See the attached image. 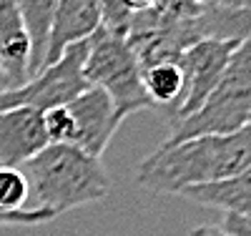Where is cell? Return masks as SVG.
<instances>
[{
  "mask_svg": "<svg viewBox=\"0 0 251 236\" xmlns=\"http://www.w3.org/2000/svg\"><path fill=\"white\" fill-rule=\"evenodd\" d=\"M221 229H224L228 236H251V221L239 219V216H231V213H226V216H224Z\"/></svg>",
  "mask_w": 251,
  "mask_h": 236,
  "instance_id": "cell-18",
  "label": "cell"
},
{
  "mask_svg": "<svg viewBox=\"0 0 251 236\" xmlns=\"http://www.w3.org/2000/svg\"><path fill=\"white\" fill-rule=\"evenodd\" d=\"M20 171L30 186L28 209L48 211L53 216L96 204L111 191V176L100 158L66 143H48Z\"/></svg>",
  "mask_w": 251,
  "mask_h": 236,
  "instance_id": "cell-2",
  "label": "cell"
},
{
  "mask_svg": "<svg viewBox=\"0 0 251 236\" xmlns=\"http://www.w3.org/2000/svg\"><path fill=\"white\" fill-rule=\"evenodd\" d=\"M178 196L191 204H199L206 209H221L224 213L251 221V168L219 184L186 188Z\"/></svg>",
  "mask_w": 251,
  "mask_h": 236,
  "instance_id": "cell-10",
  "label": "cell"
},
{
  "mask_svg": "<svg viewBox=\"0 0 251 236\" xmlns=\"http://www.w3.org/2000/svg\"><path fill=\"white\" fill-rule=\"evenodd\" d=\"M239 46L241 43H234V40L203 38V40L194 43V46H188L178 55V66L183 71V98H181V105H178L174 121L194 113L206 101V96L219 83L228 58H231V53Z\"/></svg>",
  "mask_w": 251,
  "mask_h": 236,
  "instance_id": "cell-6",
  "label": "cell"
},
{
  "mask_svg": "<svg viewBox=\"0 0 251 236\" xmlns=\"http://www.w3.org/2000/svg\"><path fill=\"white\" fill-rule=\"evenodd\" d=\"M188 236H228L221 226H194Z\"/></svg>",
  "mask_w": 251,
  "mask_h": 236,
  "instance_id": "cell-20",
  "label": "cell"
},
{
  "mask_svg": "<svg viewBox=\"0 0 251 236\" xmlns=\"http://www.w3.org/2000/svg\"><path fill=\"white\" fill-rule=\"evenodd\" d=\"M196 38L251 43V5L234 8H203L194 18Z\"/></svg>",
  "mask_w": 251,
  "mask_h": 236,
  "instance_id": "cell-11",
  "label": "cell"
},
{
  "mask_svg": "<svg viewBox=\"0 0 251 236\" xmlns=\"http://www.w3.org/2000/svg\"><path fill=\"white\" fill-rule=\"evenodd\" d=\"M43 126H46V136L48 143H66L71 146L73 138V118L68 105H60V108H50L43 113Z\"/></svg>",
  "mask_w": 251,
  "mask_h": 236,
  "instance_id": "cell-16",
  "label": "cell"
},
{
  "mask_svg": "<svg viewBox=\"0 0 251 236\" xmlns=\"http://www.w3.org/2000/svg\"><path fill=\"white\" fill-rule=\"evenodd\" d=\"M46 146L43 113L30 108L0 111V168H20Z\"/></svg>",
  "mask_w": 251,
  "mask_h": 236,
  "instance_id": "cell-8",
  "label": "cell"
},
{
  "mask_svg": "<svg viewBox=\"0 0 251 236\" xmlns=\"http://www.w3.org/2000/svg\"><path fill=\"white\" fill-rule=\"evenodd\" d=\"M10 88H13L10 80L5 78V73H3V71H0V93H5V91H10Z\"/></svg>",
  "mask_w": 251,
  "mask_h": 236,
  "instance_id": "cell-21",
  "label": "cell"
},
{
  "mask_svg": "<svg viewBox=\"0 0 251 236\" xmlns=\"http://www.w3.org/2000/svg\"><path fill=\"white\" fill-rule=\"evenodd\" d=\"M83 73H86L88 85L100 88L113 101V105L123 118H128L138 111L153 108V103L143 91L141 66L128 46V40L106 30L103 26L88 38Z\"/></svg>",
  "mask_w": 251,
  "mask_h": 236,
  "instance_id": "cell-4",
  "label": "cell"
},
{
  "mask_svg": "<svg viewBox=\"0 0 251 236\" xmlns=\"http://www.w3.org/2000/svg\"><path fill=\"white\" fill-rule=\"evenodd\" d=\"M100 3V26L126 38L128 35V28H131V20L136 13H131L128 8L123 5V0H98Z\"/></svg>",
  "mask_w": 251,
  "mask_h": 236,
  "instance_id": "cell-15",
  "label": "cell"
},
{
  "mask_svg": "<svg viewBox=\"0 0 251 236\" xmlns=\"http://www.w3.org/2000/svg\"><path fill=\"white\" fill-rule=\"evenodd\" d=\"M86 53H88V40L68 46L55 63L40 68L25 85L0 93V111L30 108L38 113H46L50 108H60V105H68L71 101H75L83 91L91 88L86 73H83Z\"/></svg>",
  "mask_w": 251,
  "mask_h": 236,
  "instance_id": "cell-5",
  "label": "cell"
},
{
  "mask_svg": "<svg viewBox=\"0 0 251 236\" xmlns=\"http://www.w3.org/2000/svg\"><path fill=\"white\" fill-rule=\"evenodd\" d=\"M123 5L128 8L131 13H143V10H151L158 5V0H123Z\"/></svg>",
  "mask_w": 251,
  "mask_h": 236,
  "instance_id": "cell-19",
  "label": "cell"
},
{
  "mask_svg": "<svg viewBox=\"0 0 251 236\" xmlns=\"http://www.w3.org/2000/svg\"><path fill=\"white\" fill-rule=\"evenodd\" d=\"M55 216L40 209H20L15 213H0V226H40L48 224Z\"/></svg>",
  "mask_w": 251,
  "mask_h": 236,
  "instance_id": "cell-17",
  "label": "cell"
},
{
  "mask_svg": "<svg viewBox=\"0 0 251 236\" xmlns=\"http://www.w3.org/2000/svg\"><path fill=\"white\" fill-rule=\"evenodd\" d=\"M251 118V43L231 53L214 91L194 113L174 121L166 143H181L199 136H224L241 131Z\"/></svg>",
  "mask_w": 251,
  "mask_h": 236,
  "instance_id": "cell-3",
  "label": "cell"
},
{
  "mask_svg": "<svg viewBox=\"0 0 251 236\" xmlns=\"http://www.w3.org/2000/svg\"><path fill=\"white\" fill-rule=\"evenodd\" d=\"M15 5L23 18L25 33L30 38V78L46 66L48 40L53 30V18L58 0H15Z\"/></svg>",
  "mask_w": 251,
  "mask_h": 236,
  "instance_id": "cell-12",
  "label": "cell"
},
{
  "mask_svg": "<svg viewBox=\"0 0 251 236\" xmlns=\"http://www.w3.org/2000/svg\"><path fill=\"white\" fill-rule=\"evenodd\" d=\"M249 123H251V118H249Z\"/></svg>",
  "mask_w": 251,
  "mask_h": 236,
  "instance_id": "cell-22",
  "label": "cell"
},
{
  "mask_svg": "<svg viewBox=\"0 0 251 236\" xmlns=\"http://www.w3.org/2000/svg\"><path fill=\"white\" fill-rule=\"evenodd\" d=\"M251 168V123L224 136H199L163 143L143 158L136 179L156 194H181L194 186L219 184Z\"/></svg>",
  "mask_w": 251,
  "mask_h": 236,
  "instance_id": "cell-1",
  "label": "cell"
},
{
  "mask_svg": "<svg viewBox=\"0 0 251 236\" xmlns=\"http://www.w3.org/2000/svg\"><path fill=\"white\" fill-rule=\"evenodd\" d=\"M141 83L153 108H163L174 118L183 98V71L178 60L153 63V66L141 68Z\"/></svg>",
  "mask_w": 251,
  "mask_h": 236,
  "instance_id": "cell-13",
  "label": "cell"
},
{
  "mask_svg": "<svg viewBox=\"0 0 251 236\" xmlns=\"http://www.w3.org/2000/svg\"><path fill=\"white\" fill-rule=\"evenodd\" d=\"M68 111L73 118L71 146H75L78 151L88 154L93 158L103 156L111 138L116 136L118 126L126 121L113 105V101L100 88H93V85L68 103Z\"/></svg>",
  "mask_w": 251,
  "mask_h": 236,
  "instance_id": "cell-7",
  "label": "cell"
},
{
  "mask_svg": "<svg viewBox=\"0 0 251 236\" xmlns=\"http://www.w3.org/2000/svg\"><path fill=\"white\" fill-rule=\"evenodd\" d=\"M100 28V3L98 0H58L53 30L48 40L46 66L55 63L60 53L73 43L88 40ZM43 66V68H46Z\"/></svg>",
  "mask_w": 251,
  "mask_h": 236,
  "instance_id": "cell-9",
  "label": "cell"
},
{
  "mask_svg": "<svg viewBox=\"0 0 251 236\" xmlns=\"http://www.w3.org/2000/svg\"><path fill=\"white\" fill-rule=\"evenodd\" d=\"M30 186L20 168H0V213L28 209Z\"/></svg>",
  "mask_w": 251,
  "mask_h": 236,
  "instance_id": "cell-14",
  "label": "cell"
}]
</instances>
